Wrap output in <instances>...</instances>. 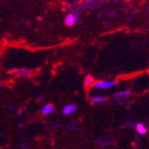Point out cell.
Masks as SVG:
<instances>
[{
  "mask_svg": "<svg viewBox=\"0 0 149 149\" xmlns=\"http://www.w3.org/2000/svg\"><path fill=\"white\" fill-rule=\"evenodd\" d=\"M94 83H95L94 77H93L91 74H88V76L84 79V87H85V89L88 91L91 87H93Z\"/></svg>",
  "mask_w": 149,
  "mask_h": 149,
  "instance_id": "obj_4",
  "label": "cell"
},
{
  "mask_svg": "<svg viewBox=\"0 0 149 149\" xmlns=\"http://www.w3.org/2000/svg\"><path fill=\"white\" fill-rule=\"evenodd\" d=\"M54 111V107H53V105H47V106H45L43 108H42V113L44 114V115H49V114H51L52 112Z\"/></svg>",
  "mask_w": 149,
  "mask_h": 149,
  "instance_id": "obj_8",
  "label": "cell"
},
{
  "mask_svg": "<svg viewBox=\"0 0 149 149\" xmlns=\"http://www.w3.org/2000/svg\"><path fill=\"white\" fill-rule=\"evenodd\" d=\"M105 97H92L91 98V103L92 104H97V103H101L103 101H105Z\"/></svg>",
  "mask_w": 149,
  "mask_h": 149,
  "instance_id": "obj_9",
  "label": "cell"
},
{
  "mask_svg": "<svg viewBox=\"0 0 149 149\" xmlns=\"http://www.w3.org/2000/svg\"><path fill=\"white\" fill-rule=\"evenodd\" d=\"M9 74L19 77H31L33 76V72L28 68H15L9 71Z\"/></svg>",
  "mask_w": 149,
  "mask_h": 149,
  "instance_id": "obj_1",
  "label": "cell"
},
{
  "mask_svg": "<svg viewBox=\"0 0 149 149\" xmlns=\"http://www.w3.org/2000/svg\"><path fill=\"white\" fill-rule=\"evenodd\" d=\"M130 94H131V91L127 90V91H119L117 93H115V94L114 95V98L116 99V100H120L123 97H129Z\"/></svg>",
  "mask_w": 149,
  "mask_h": 149,
  "instance_id": "obj_6",
  "label": "cell"
},
{
  "mask_svg": "<svg viewBox=\"0 0 149 149\" xmlns=\"http://www.w3.org/2000/svg\"><path fill=\"white\" fill-rule=\"evenodd\" d=\"M78 110V107L77 106L75 105H67L64 107L63 109V113L65 115V116H69L72 113H74V112H76Z\"/></svg>",
  "mask_w": 149,
  "mask_h": 149,
  "instance_id": "obj_5",
  "label": "cell"
},
{
  "mask_svg": "<svg viewBox=\"0 0 149 149\" xmlns=\"http://www.w3.org/2000/svg\"><path fill=\"white\" fill-rule=\"evenodd\" d=\"M64 23L66 26L68 27H73L74 25H76V20H75V17L73 16L72 13H69L66 15L65 19H64Z\"/></svg>",
  "mask_w": 149,
  "mask_h": 149,
  "instance_id": "obj_3",
  "label": "cell"
},
{
  "mask_svg": "<svg viewBox=\"0 0 149 149\" xmlns=\"http://www.w3.org/2000/svg\"><path fill=\"white\" fill-rule=\"evenodd\" d=\"M116 84L114 81H97L93 84V87L95 89H109Z\"/></svg>",
  "mask_w": 149,
  "mask_h": 149,
  "instance_id": "obj_2",
  "label": "cell"
},
{
  "mask_svg": "<svg viewBox=\"0 0 149 149\" xmlns=\"http://www.w3.org/2000/svg\"><path fill=\"white\" fill-rule=\"evenodd\" d=\"M136 128H137V132H138L140 135H145V134H146L147 130H146V128H145L142 123H137Z\"/></svg>",
  "mask_w": 149,
  "mask_h": 149,
  "instance_id": "obj_7",
  "label": "cell"
}]
</instances>
